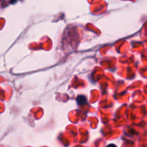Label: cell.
<instances>
[{
  "label": "cell",
  "mask_w": 147,
  "mask_h": 147,
  "mask_svg": "<svg viewBox=\"0 0 147 147\" xmlns=\"http://www.w3.org/2000/svg\"><path fill=\"white\" fill-rule=\"evenodd\" d=\"M15 1V0H13V1Z\"/></svg>",
  "instance_id": "obj_3"
},
{
  "label": "cell",
  "mask_w": 147,
  "mask_h": 147,
  "mask_svg": "<svg viewBox=\"0 0 147 147\" xmlns=\"http://www.w3.org/2000/svg\"><path fill=\"white\" fill-rule=\"evenodd\" d=\"M77 101L79 105H83L86 103L87 99H86V98L84 97V96H79V97H78L77 98Z\"/></svg>",
  "instance_id": "obj_1"
},
{
  "label": "cell",
  "mask_w": 147,
  "mask_h": 147,
  "mask_svg": "<svg viewBox=\"0 0 147 147\" xmlns=\"http://www.w3.org/2000/svg\"><path fill=\"white\" fill-rule=\"evenodd\" d=\"M106 147H117V146H116L115 144H111L108 145V146H106Z\"/></svg>",
  "instance_id": "obj_2"
}]
</instances>
